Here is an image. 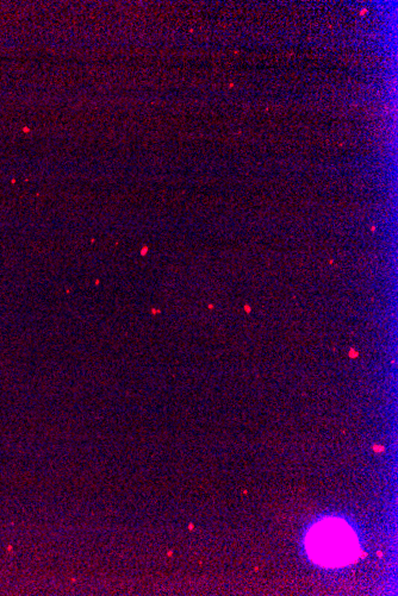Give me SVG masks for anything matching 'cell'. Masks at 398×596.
I'll use <instances>...</instances> for the list:
<instances>
[{
  "instance_id": "cell-1",
  "label": "cell",
  "mask_w": 398,
  "mask_h": 596,
  "mask_svg": "<svg viewBox=\"0 0 398 596\" xmlns=\"http://www.w3.org/2000/svg\"><path fill=\"white\" fill-rule=\"evenodd\" d=\"M307 544L314 560L331 567L352 562L358 547L353 531L340 521H322L314 526Z\"/></svg>"
}]
</instances>
